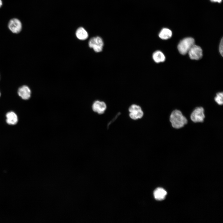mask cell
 I'll return each instance as SVG.
<instances>
[{"mask_svg":"<svg viewBox=\"0 0 223 223\" xmlns=\"http://www.w3.org/2000/svg\"><path fill=\"white\" fill-rule=\"evenodd\" d=\"M169 121L172 127L179 129L183 127L188 122V120L179 110L173 111L170 116Z\"/></svg>","mask_w":223,"mask_h":223,"instance_id":"cell-1","label":"cell"},{"mask_svg":"<svg viewBox=\"0 0 223 223\" xmlns=\"http://www.w3.org/2000/svg\"><path fill=\"white\" fill-rule=\"evenodd\" d=\"M195 40L191 37H187L182 39L177 46V49L179 53L182 55L187 54L195 44Z\"/></svg>","mask_w":223,"mask_h":223,"instance_id":"cell-2","label":"cell"},{"mask_svg":"<svg viewBox=\"0 0 223 223\" xmlns=\"http://www.w3.org/2000/svg\"><path fill=\"white\" fill-rule=\"evenodd\" d=\"M88 46L95 52L99 53L102 52L103 49L104 42L101 37L96 36L91 37L89 40Z\"/></svg>","mask_w":223,"mask_h":223,"instance_id":"cell-3","label":"cell"},{"mask_svg":"<svg viewBox=\"0 0 223 223\" xmlns=\"http://www.w3.org/2000/svg\"><path fill=\"white\" fill-rule=\"evenodd\" d=\"M204 109L202 107H197L195 109L190 115L191 120L194 123L203 122L205 118Z\"/></svg>","mask_w":223,"mask_h":223,"instance_id":"cell-4","label":"cell"},{"mask_svg":"<svg viewBox=\"0 0 223 223\" xmlns=\"http://www.w3.org/2000/svg\"><path fill=\"white\" fill-rule=\"evenodd\" d=\"M129 116L132 119L136 120L141 118L143 115V112L141 107L136 104L131 105L129 108Z\"/></svg>","mask_w":223,"mask_h":223,"instance_id":"cell-5","label":"cell"},{"mask_svg":"<svg viewBox=\"0 0 223 223\" xmlns=\"http://www.w3.org/2000/svg\"><path fill=\"white\" fill-rule=\"evenodd\" d=\"M188 53L189 57L192 59L199 60L203 56L202 49L199 46L195 44L191 48Z\"/></svg>","mask_w":223,"mask_h":223,"instance_id":"cell-6","label":"cell"},{"mask_svg":"<svg viewBox=\"0 0 223 223\" xmlns=\"http://www.w3.org/2000/svg\"><path fill=\"white\" fill-rule=\"evenodd\" d=\"M9 29L13 33H18L22 29V25L20 21L16 18L11 19L9 22L8 25Z\"/></svg>","mask_w":223,"mask_h":223,"instance_id":"cell-7","label":"cell"},{"mask_svg":"<svg viewBox=\"0 0 223 223\" xmlns=\"http://www.w3.org/2000/svg\"><path fill=\"white\" fill-rule=\"evenodd\" d=\"M17 93L18 95L24 100L28 99L31 97V91L29 87L26 85H23L18 89Z\"/></svg>","mask_w":223,"mask_h":223,"instance_id":"cell-8","label":"cell"},{"mask_svg":"<svg viewBox=\"0 0 223 223\" xmlns=\"http://www.w3.org/2000/svg\"><path fill=\"white\" fill-rule=\"evenodd\" d=\"M107 106L105 103L99 100L94 102L92 106L93 111L98 114H103Z\"/></svg>","mask_w":223,"mask_h":223,"instance_id":"cell-9","label":"cell"},{"mask_svg":"<svg viewBox=\"0 0 223 223\" xmlns=\"http://www.w3.org/2000/svg\"><path fill=\"white\" fill-rule=\"evenodd\" d=\"M6 122L10 125L16 124L18 121V117L16 114L14 112L10 111L7 113L6 115Z\"/></svg>","mask_w":223,"mask_h":223,"instance_id":"cell-10","label":"cell"},{"mask_svg":"<svg viewBox=\"0 0 223 223\" xmlns=\"http://www.w3.org/2000/svg\"><path fill=\"white\" fill-rule=\"evenodd\" d=\"M75 35L77 38L81 40H85L89 37L87 32L82 27H80L77 29Z\"/></svg>","mask_w":223,"mask_h":223,"instance_id":"cell-11","label":"cell"},{"mask_svg":"<svg viewBox=\"0 0 223 223\" xmlns=\"http://www.w3.org/2000/svg\"><path fill=\"white\" fill-rule=\"evenodd\" d=\"M154 196L155 199L158 200L164 199L167 194L166 191L162 188H156L154 192Z\"/></svg>","mask_w":223,"mask_h":223,"instance_id":"cell-12","label":"cell"},{"mask_svg":"<svg viewBox=\"0 0 223 223\" xmlns=\"http://www.w3.org/2000/svg\"><path fill=\"white\" fill-rule=\"evenodd\" d=\"M152 58L154 61L157 63L163 62L165 59L164 54L160 50H156L154 52Z\"/></svg>","mask_w":223,"mask_h":223,"instance_id":"cell-13","label":"cell"},{"mask_svg":"<svg viewBox=\"0 0 223 223\" xmlns=\"http://www.w3.org/2000/svg\"><path fill=\"white\" fill-rule=\"evenodd\" d=\"M172 36V32L167 28H163L160 32L159 36L161 39L167 40L170 38Z\"/></svg>","mask_w":223,"mask_h":223,"instance_id":"cell-14","label":"cell"},{"mask_svg":"<svg viewBox=\"0 0 223 223\" xmlns=\"http://www.w3.org/2000/svg\"><path fill=\"white\" fill-rule=\"evenodd\" d=\"M215 101L219 105H221L223 103V92H219L216 94L214 98Z\"/></svg>","mask_w":223,"mask_h":223,"instance_id":"cell-15","label":"cell"},{"mask_svg":"<svg viewBox=\"0 0 223 223\" xmlns=\"http://www.w3.org/2000/svg\"><path fill=\"white\" fill-rule=\"evenodd\" d=\"M219 51L221 55L223 56V40L222 38L220 41L219 46Z\"/></svg>","mask_w":223,"mask_h":223,"instance_id":"cell-16","label":"cell"},{"mask_svg":"<svg viewBox=\"0 0 223 223\" xmlns=\"http://www.w3.org/2000/svg\"><path fill=\"white\" fill-rule=\"evenodd\" d=\"M211 1L213 2H217L220 3L221 2L222 0H210Z\"/></svg>","mask_w":223,"mask_h":223,"instance_id":"cell-17","label":"cell"},{"mask_svg":"<svg viewBox=\"0 0 223 223\" xmlns=\"http://www.w3.org/2000/svg\"><path fill=\"white\" fill-rule=\"evenodd\" d=\"M2 5V2L1 0H0V7Z\"/></svg>","mask_w":223,"mask_h":223,"instance_id":"cell-18","label":"cell"},{"mask_svg":"<svg viewBox=\"0 0 223 223\" xmlns=\"http://www.w3.org/2000/svg\"><path fill=\"white\" fill-rule=\"evenodd\" d=\"M0 96H1V93H0Z\"/></svg>","mask_w":223,"mask_h":223,"instance_id":"cell-19","label":"cell"}]
</instances>
